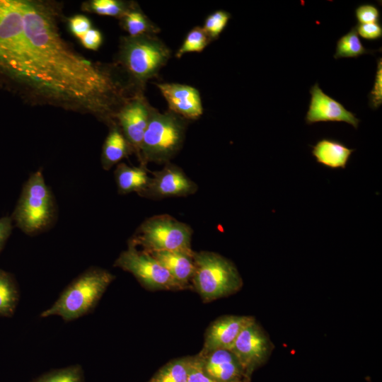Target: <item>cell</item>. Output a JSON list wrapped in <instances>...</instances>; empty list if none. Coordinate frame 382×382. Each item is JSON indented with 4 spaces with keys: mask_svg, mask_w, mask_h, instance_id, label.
I'll use <instances>...</instances> for the list:
<instances>
[{
    "mask_svg": "<svg viewBox=\"0 0 382 382\" xmlns=\"http://www.w3.org/2000/svg\"><path fill=\"white\" fill-rule=\"evenodd\" d=\"M49 3L0 1V74L31 103L91 114L108 126L137 91L120 69L84 57L61 35Z\"/></svg>",
    "mask_w": 382,
    "mask_h": 382,
    "instance_id": "cell-1",
    "label": "cell"
},
{
    "mask_svg": "<svg viewBox=\"0 0 382 382\" xmlns=\"http://www.w3.org/2000/svg\"><path fill=\"white\" fill-rule=\"evenodd\" d=\"M115 275L98 267H91L74 278L56 301L40 316H57L65 322L83 317L93 311Z\"/></svg>",
    "mask_w": 382,
    "mask_h": 382,
    "instance_id": "cell-2",
    "label": "cell"
},
{
    "mask_svg": "<svg viewBox=\"0 0 382 382\" xmlns=\"http://www.w3.org/2000/svg\"><path fill=\"white\" fill-rule=\"evenodd\" d=\"M16 227L34 236L52 227L57 218V207L41 169L33 173L24 183L11 216Z\"/></svg>",
    "mask_w": 382,
    "mask_h": 382,
    "instance_id": "cell-3",
    "label": "cell"
},
{
    "mask_svg": "<svg viewBox=\"0 0 382 382\" xmlns=\"http://www.w3.org/2000/svg\"><path fill=\"white\" fill-rule=\"evenodd\" d=\"M171 52L156 35L121 39L118 63L131 82L143 91L148 81L156 77L170 57Z\"/></svg>",
    "mask_w": 382,
    "mask_h": 382,
    "instance_id": "cell-4",
    "label": "cell"
},
{
    "mask_svg": "<svg viewBox=\"0 0 382 382\" xmlns=\"http://www.w3.org/2000/svg\"><path fill=\"white\" fill-rule=\"evenodd\" d=\"M186 127V120L182 117L153 108L141 143V166L169 163L183 144Z\"/></svg>",
    "mask_w": 382,
    "mask_h": 382,
    "instance_id": "cell-5",
    "label": "cell"
},
{
    "mask_svg": "<svg viewBox=\"0 0 382 382\" xmlns=\"http://www.w3.org/2000/svg\"><path fill=\"white\" fill-rule=\"evenodd\" d=\"M192 282L204 301H211L238 291L243 279L235 265L222 255L209 251L194 252Z\"/></svg>",
    "mask_w": 382,
    "mask_h": 382,
    "instance_id": "cell-6",
    "label": "cell"
},
{
    "mask_svg": "<svg viewBox=\"0 0 382 382\" xmlns=\"http://www.w3.org/2000/svg\"><path fill=\"white\" fill-rule=\"evenodd\" d=\"M192 230L168 214L151 216L137 228L128 244L140 245L144 251H180L192 255Z\"/></svg>",
    "mask_w": 382,
    "mask_h": 382,
    "instance_id": "cell-7",
    "label": "cell"
},
{
    "mask_svg": "<svg viewBox=\"0 0 382 382\" xmlns=\"http://www.w3.org/2000/svg\"><path fill=\"white\" fill-rule=\"evenodd\" d=\"M114 266L131 273L145 288L151 290L185 289L150 253L128 244L114 262Z\"/></svg>",
    "mask_w": 382,
    "mask_h": 382,
    "instance_id": "cell-8",
    "label": "cell"
},
{
    "mask_svg": "<svg viewBox=\"0 0 382 382\" xmlns=\"http://www.w3.org/2000/svg\"><path fill=\"white\" fill-rule=\"evenodd\" d=\"M274 349L269 335L254 318L239 333L229 349L240 362L245 376L265 364Z\"/></svg>",
    "mask_w": 382,
    "mask_h": 382,
    "instance_id": "cell-9",
    "label": "cell"
},
{
    "mask_svg": "<svg viewBox=\"0 0 382 382\" xmlns=\"http://www.w3.org/2000/svg\"><path fill=\"white\" fill-rule=\"evenodd\" d=\"M153 108L143 93H139L125 103L115 117L117 124L139 161L143 137Z\"/></svg>",
    "mask_w": 382,
    "mask_h": 382,
    "instance_id": "cell-10",
    "label": "cell"
},
{
    "mask_svg": "<svg viewBox=\"0 0 382 382\" xmlns=\"http://www.w3.org/2000/svg\"><path fill=\"white\" fill-rule=\"evenodd\" d=\"M146 189L141 197L159 199L167 197H187L195 194L197 185L179 166L170 162L163 169L152 173Z\"/></svg>",
    "mask_w": 382,
    "mask_h": 382,
    "instance_id": "cell-11",
    "label": "cell"
},
{
    "mask_svg": "<svg viewBox=\"0 0 382 382\" xmlns=\"http://www.w3.org/2000/svg\"><path fill=\"white\" fill-rule=\"evenodd\" d=\"M203 372L215 382H245L249 378L234 354L219 349L197 356Z\"/></svg>",
    "mask_w": 382,
    "mask_h": 382,
    "instance_id": "cell-12",
    "label": "cell"
},
{
    "mask_svg": "<svg viewBox=\"0 0 382 382\" xmlns=\"http://www.w3.org/2000/svg\"><path fill=\"white\" fill-rule=\"evenodd\" d=\"M311 101L305 120L308 125L319 122H344L357 129L359 124L355 114L340 102L325 94L316 83L310 89Z\"/></svg>",
    "mask_w": 382,
    "mask_h": 382,
    "instance_id": "cell-13",
    "label": "cell"
},
{
    "mask_svg": "<svg viewBox=\"0 0 382 382\" xmlns=\"http://www.w3.org/2000/svg\"><path fill=\"white\" fill-rule=\"evenodd\" d=\"M169 110L185 120H197L203 114L199 92L193 86L175 83H156Z\"/></svg>",
    "mask_w": 382,
    "mask_h": 382,
    "instance_id": "cell-14",
    "label": "cell"
},
{
    "mask_svg": "<svg viewBox=\"0 0 382 382\" xmlns=\"http://www.w3.org/2000/svg\"><path fill=\"white\" fill-rule=\"evenodd\" d=\"M252 316H224L214 320L208 328L201 352L215 349H229L241 330L253 320Z\"/></svg>",
    "mask_w": 382,
    "mask_h": 382,
    "instance_id": "cell-15",
    "label": "cell"
},
{
    "mask_svg": "<svg viewBox=\"0 0 382 382\" xmlns=\"http://www.w3.org/2000/svg\"><path fill=\"white\" fill-rule=\"evenodd\" d=\"M149 253L168 271L177 282L185 289L188 286L195 271L193 255L180 251H154Z\"/></svg>",
    "mask_w": 382,
    "mask_h": 382,
    "instance_id": "cell-16",
    "label": "cell"
},
{
    "mask_svg": "<svg viewBox=\"0 0 382 382\" xmlns=\"http://www.w3.org/2000/svg\"><path fill=\"white\" fill-rule=\"evenodd\" d=\"M312 154L316 161L332 169H345L355 151L339 141L324 138L312 146Z\"/></svg>",
    "mask_w": 382,
    "mask_h": 382,
    "instance_id": "cell-17",
    "label": "cell"
},
{
    "mask_svg": "<svg viewBox=\"0 0 382 382\" xmlns=\"http://www.w3.org/2000/svg\"><path fill=\"white\" fill-rule=\"evenodd\" d=\"M114 175L120 195L137 192L140 196L150 181L146 167L143 166L135 167L120 163L114 171Z\"/></svg>",
    "mask_w": 382,
    "mask_h": 382,
    "instance_id": "cell-18",
    "label": "cell"
},
{
    "mask_svg": "<svg viewBox=\"0 0 382 382\" xmlns=\"http://www.w3.org/2000/svg\"><path fill=\"white\" fill-rule=\"evenodd\" d=\"M109 127L110 131L104 141L101 154V164L105 170L120 163L124 158L133 152L117 122L110 125Z\"/></svg>",
    "mask_w": 382,
    "mask_h": 382,
    "instance_id": "cell-19",
    "label": "cell"
},
{
    "mask_svg": "<svg viewBox=\"0 0 382 382\" xmlns=\"http://www.w3.org/2000/svg\"><path fill=\"white\" fill-rule=\"evenodd\" d=\"M122 26L130 37L156 35L160 29L134 4L120 18Z\"/></svg>",
    "mask_w": 382,
    "mask_h": 382,
    "instance_id": "cell-20",
    "label": "cell"
},
{
    "mask_svg": "<svg viewBox=\"0 0 382 382\" xmlns=\"http://www.w3.org/2000/svg\"><path fill=\"white\" fill-rule=\"evenodd\" d=\"M19 290L12 274L0 269V317H11L19 301Z\"/></svg>",
    "mask_w": 382,
    "mask_h": 382,
    "instance_id": "cell-21",
    "label": "cell"
},
{
    "mask_svg": "<svg viewBox=\"0 0 382 382\" xmlns=\"http://www.w3.org/2000/svg\"><path fill=\"white\" fill-rule=\"evenodd\" d=\"M376 51L367 50L363 46L355 25L337 40L334 58L358 57Z\"/></svg>",
    "mask_w": 382,
    "mask_h": 382,
    "instance_id": "cell-22",
    "label": "cell"
},
{
    "mask_svg": "<svg viewBox=\"0 0 382 382\" xmlns=\"http://www.w3.org/2000/svg\"><path fill=\"white\" fill-rule=\"evenodd\" d=\"M191 357L173 360L163 366L151 380L153 382H187Z\"/></svg>",
    "mask_w": 382,
    "mask_h": 382,
    "instance_id": "cell-23",
    "label": "cell"
},
{
    "mask_svg": "<svg viewBox=\"0 0 382 382\" xmlns=\"http://www.w3.org/2000/svg\"><path fill=\"white\" fill-rule=\"evenodd\" d=\"M212 42L202 27L196 26L187 33L175 56L180 58L188 52H200Z\"/></svg>",
    "mask_w": 382,
    "mask_h": 382,
    "instance_id": "cell-24",
    "label": "cell"
},
{
    "mask_svg": "<svg viewBox=\"0 0 382 382\" xmlns=\"http://www.w3.org/2000/svg\"><path fill=\"white\" fill-rule=\"evenodd\" d=\"M134 4L118 0H93L88 4V9L98 15L120 19Z\"/></svg>",
    "mask_w": 382,
    "mask_h": 382,
    "instance_id": "cell-25",
    "label": "cell"
},
{
    "mask_svg": "<svg viewBox=\"0 0 382 382\" xmlns=\"http://www.w3.org/2000/svg\"><path fill=\"white\" fill-rule=\"evenodd\" d=\"M33 382H83L81 366L73 365L45 374Z\"/></svg>",
    "mask_w": 382,
    "mask_h": 382,
    "instance_id": "cell-26",
    "label": "cell"
},
{
    "mask_svg": "<svg viewBox=\"0 0 382 382\" xmlns=\"http://www.w3.org/2000/svg\"><path fill=\"white\" fill-rule=\"evenodd\" d=\"M231 17L230 13L223 10H218L207 17L202 28L212 41L219 37Z\"/></svg>",
    "mask_w": 382,
    "mask_h": 382,
    "instance_id": "cell-27",
    "label": "cell"
},
{
    "mask_svg": "<svg viewBox=\"0 0 382 382\" xmlns=\"http://www.w3.org/2000/svg\"><path fill=\"white\" fill-rule=\"evenodd\" d=\"M369 105L373 110L378 109L382 104V60H377V71L373 89L369 95Z\"/></svg>",
    "mask_w": 382,
    "mask_h": 382,
    "instance_id": "cell-28",
    "label": "cell"
},
{
    "mask_svg": "<svg viewBox=\"0 0 382 382\" xmlns=\"http://www.w3.org/2000/svg\"><path fill=\"white\" fill-rule=\"evenodd\" d=\"M355 16L359 24L373 23L378 22L380 12L374 5L366 4L356 8Z\"/></svg>",
    "mask_w": 382,
    "mask_h": 382,
    "instance_id": "cell-29",
    "label": "cell"
},
{
    "mask_svg": "<svg viewBox=\"0 0 382 382\" xmlns=\"http://www.w3.org/2000/svg\"><path fill=\"white\" fill-rule=\"evenodd\" d=\"M69 28L71 33L80 39L91 28V23L86 16L76 15L69 19Z\"/></svg>",
    "mask_w": 382,
    "mask_h": 382,
    "instance_id": "cell-30",
    "label": "cell"
},
{
    "mask_svg": "<svg viewBox=\"0 0 382 382\" xmlns=\"http://www.w3.org/2000/svg\"><path fill=\"white\" fill-rule=\"evenodd\" d=\"M356 28L358 35L366 40H378L382 36V27L378 23L358 24Z\"/></svg>",
    "mask_w": 382,
    "mask_h": 382,
    "instance_id": "cell-31",
    "label": "cell"
},
{
    "mask_svg": "<svg viewBox=\"0 0 382 382\" xmlns=\"http://www.w3.org/2000/svg\"><path fill=\"white\" fill-rule=\"evenodd\" d=\"M187 382H215L203 372L197 356L190 358Z\"/></svg>",
    "mask_w": 382,
    "mask_h": 382,
    "instance_id": "cell-32",
    "label": "cell"
},
{
    "mask_svg": "<svg viewBox=\"0 0 382 382\" xmlns=\"http://www.w3.org/2000/svg\"><path fill=\"white\" fill-rule=\"evenodd\" d=\"M79 40L85 48L97 50L103 42V36L98 30L91 28Z\"/></svg>",
    "mask_w": 382,
    "mask_h": 382,
    "instance_id": "cell-33",
    "label": "cell"
},
{
    "mask_svg": "<svg viewBox=\"0 0 382 382\" xmlns=\"http://www.w3.org/2000/svg\"><path fill=\"white\" fill-rule=\"evenodd\" d=\"M13 229V221L10 216L0 218V253L3 250Z\"/></svg>",
    "mask_w": 382,
    "mask_h": 382,
    "instance_id": "cell-34",
    "label": "cell"
},
{
    "mask_svg": "<svg viewBox=\"0 0 382 382\" xmlns=\"http://www.w3.org/2000/svg\"><path fill=\"white\" fill-rule=\"evenodd\" d=\"M245 382H248V381H246Z\"/></svg>",
    "mask_w": 382,
    "mask_h": 382,
    "instance_id": "cell-35",
    "label": "cell"
},
{
    "mask_svg": "<svg viewBox=\"0 0 382 382\" xmlns=\"http://www.w3.org/2000/svg\"><path fill=\"white\" fill-rule=\"evenodd\" d=\"M150 382H153L152 381H151Z\"/></svg>",
    "mask_w": 382,
    "mask_h": 382,
    "instance_id": "cell-36",
    "label": "cell"
}]
</instances>
